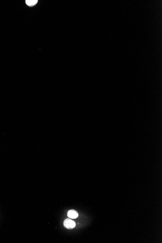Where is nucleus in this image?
Returning a JSON list of instances; mask_svg holds the SVG:
<instances>
[{"instance_id": "f257e3e1", "label": "nucleus", "mask_w": 162, "mask_h": 243, "mask_svg": "<svg viewBox=\"0 0 162 243\" xmlns=\"http://www.w3.org/2000/svg\"><path fill=\"white\" fill-rule=\"evenodd\" d=\"M64 226L66 228L71 230L74 228L76 226V223L71 219L67 218L64 221Z\"/></svg>"}, {"instance_id": "f03ea898", "label": "nucleus", "mask_w": 162, "mask_h": 243, "mask_svg": "<svg viewBox=\"0 0 162 243\" xmlns=\"http://www.w3.org/2000/svg\"><path fill=\"white\" fill-rule=\"evenodd\" d=\"M68 216L70 218L75 219L78 216V213L77 211L74 210H71L68 211Z\"/></svg>"}, {"instance_id": "7ed1b4c3", "label": "nucleus", "mask_w": 162, "mask_h": 243, "mask_svg": "<svg viewBox=\"0 0 162 243\" xmlns=\"http://www.w3.org/2000/svg\"><path fill=\"white\" fill-rule=\"evenodd\" d=\"M37 0H26V3L29 7H32L37 3Z\"/></svg>"}]
</instances>
